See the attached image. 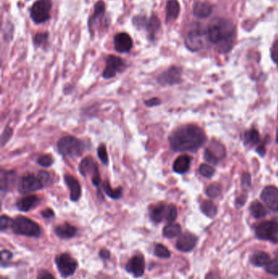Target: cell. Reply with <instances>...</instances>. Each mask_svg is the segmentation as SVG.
Wrapping results in <instances>:
<instances>
[{
    "instance_id": "52a82bcc",
    "label": "cell",
    "mask_w": 278,
    "mask_h": 279,
    "mask_svg": "<svg viewBox=\"0 0 278 279\" xmlns=\"http://www.w3.org/2000/svg\"><path fill=\"white\" fill-rule=\"evenodd\" d=\"M52 9L51 0H39L31 9V15L35 23H43L49 20Z\"/></svg>"
},
{
    "instance_id": "6da1fadb",
    "label": "cell",
    "mask_w": 278,
    "mask_h": 279,
    "mask_svg": "<svg viewBox=\"0 0 278 279\" xmlns=\"http://www.w3.org/2000/svg\"><path fill=\"white\" fill-rule=\"evenodd\" d=\"M203 130L196 125H185L175 129L169 136L172 151L175 152L195 151L201 148L206 142Z\"/></svg>"
},
{
    "instance_id": "5bb4252c",
    "label": "cell",
    "mask_w": 278,
    "mask_h": 279,
    "mask_svg": "<svg viewBox=\"0 0 278 279\" xmlns=\"http://www.w3.org/2000/svg\"><path fill=\"white\" fill-rule=\"evenodd\" d=\"M127 272L132 273L134 277H140L145 272V259L142 255H134L126 265Z\"/></svg>"
},
{
    "instance_id": "f1b7e54d",
    "label": "cell",
    "mask_w": 278,
    "mask_h": 279,
    "mask_svg": "<svg viewBox=\"0 0 278 279\" xmlns=\"http://www.w3.org/2000/svg\"><path fill=\"white\" fill-rule=\"evenodd\" d=\"M210 153L212 154L217 160H220L225 156V150L222 145L219 144L218 142H211L210 147L207 148Z\"/></svg>"
},
{
    "instance_id": "7bdbcfd3",
    "label": "cell",
    "mask_w": 278,
    "mask_h": 279,
    "mask_svg": "<svg viewBox=\"0 0 278 279\" xmlns=\"http://www.w3.org/2000/svg\"><path fill=\"white\" fill-rule=\"evenodd\" d=\"M13 257V254H12L10 251H7V250H3L2 252H1V264L2 266L5 265V263L9 261L10 259Z\"/></svg>"
},
{
    "instance_id": "4316f807",
    "label": "cell",
    "mask_w": 278,
    "mask_h": 279,
    "mask_svg": "<svg viewBox=\"0 0 278 279\" xmlns=\"http://www.w3.org/2000/svg\"><path fill=\"white\" fill-rule=\"evenodd\" d=\"M105 7L104 3L102 1L97 3L95 6V13L92 16V19L90 21V27H93L95 23L102 20V18L105 16Z\"/></svg>"
},
{
    "instance_id": "603a6c76",
    "label": "cell",
    "mask_w": 278,
    "mask_h": 279,
    "mask_svg": "<svg viewBox=\"0 0 278 279\" xmlns=\"http://www.w3.org/2000/svg\"><path fill=\"white\" fill-rule=\"evenodd\" d=\"M212 7L208 3H197L193 8V14L198 18H206L211 14Z\"/></svg>"
},
{
    "instance_id": "1f68e13d",
    "label": "cell",
    "mask_w": 278,
    "mask_h": 279,
    "mask_svg": "<svg viewBox=\"0 0 278 279\" xmlns=\"http://www.w3.org/2000/svg\"><path fill=\"white\" fill-rule=\"evenodd\" d=\"M201 210L206 216L212 218L217 214V208L211 201H204L201 204Z\"/></svg>"
},
{
    "instance_id": "3957f363",
    "label": "cell",
    "mask_w": 278,
    "mask_h": 279,
    "mask_svg": "<svg viewBox=\"0 0 278 279\" xmlns=\"http://www.w3.org/2000/svg\"><path fill=\"white\" fill-rule=\"evenodd\" d=\"M57 150L65 157H79L85 150V146L78 138L73 135H66L57 142Z\"/></svg>"
},
{
    "instance_id": "e0dca14e",
    "label": "cell",
    "mask_w": 278,
    "mask_h": 279,
    "mask_svg": "<svg viewBox=\"0 0 278 279\" xmlns=\"http://www.w3.org/2000/svg\"><path fill=\"white\" fill-rule=\"evenodd\" d=\"M133 42L129 35L119 33L114 37V47L118 53H123L129 52L132 48Z\"/></svg>"
},
{
    "instance_id": "8fae6325",
    "label": "cell",
    "mask_w": 278,
    "mask_h": 279,
    "mask_svg": "<svg viewBox=\"0 0 278 279\" xmlns=\"http://www.w3.org/2000/svg\"><path fill=\"white\" fill-rule=\"evenodd\" d=\"M206 37H207V34L202 32L201 29L197 27L192 29L187 35L185 45L189 50L193 52L200 50L204 46Z\"/></svg>"
},
{
    "instance_id": "7a4b0ae2",
    "label": "cell",
    "mask_w": 278,
    "mask_h": 279,
    "mask_svg": "<svg viewBox=\"0 0 278 279\" xmlns=\"http://www.w3.org/2000/svg\"><path fill=\"white\" fill-rule=\"evenodd\" d=\"M206 34L208 40L213 44H217L220 53H228L234 41V25L227 19L216 18L210 22Z\"/></svg>"
},
{
    "instance_id": "ab89813d",
    "label": "cell",
    "mask_w": 278,
    "mask_h": 279,
    "mask_svg": "<svg viewBox=\"0 0 278 279\" xmlns=\"http://www.w3.org/2000/svg\"><path fill=\"white\" fill-rule=\"evenodd\" d=\"M266 270L271 274L277 275L278 276V258L274 259L273 260H271L268 263L267 267H266Z\"/></svg>"
},
{
    "instance_id": "681fc988",
    "label": "cell",
    "mask_w": 278,
    "mask_h": 279,
    "mask_svg": "<svg viewBox=\"0 0 278 279\" xmlns=\"http://www.w3.org/2000/svg\"><path fill=\"white\" fill-rule=\"evenodd\" d=\"M100 256L104 259H109L110 257V252L108 250H106V249H102L100 251Z\"/></svg>"
},
{
    "instance_id": "d4e9b609",
    "label": "cell",
    "mask_w": 278,
    "mask_h": 279,
    "mask_svg": "<svg viewBox=\"0 0 278 279\" xmlns=\"http://www.w3.org/2000/svg\"><path fill=\"white\" fill-rule=\"evenodd\" d=\"M270 261H271V259H270L269 255L264 251H258L252 255V264L258 266V267L267 266Z\"/></svg>"
},
{
    "instance_id": "f35d334b",
    "label": "cell",
    "mask_w": 278,
    "mask_h": 279,
    "mask_svg": "<svg viewBox=\"0 0 278 279\" xmlns=\"http://www.w3.org/2000/svg\"><path fill=\"white\" fill-rule=\"evenodd\" d=\"M37 163L44 168H49L53 164V159L49 155H41L38 159Z\"/></svg>"
},
{
    "instance_id": "ee69618b",
    "label": "cell",
    "mask_w": 278,
    "mask_h": 279,
    "mask_svg": "<svg viewBox=\"0 0 278 279\" xmlns=\"http://www.w3.org/2000/svg\"><path fill=\"white\" fill-rule=\"evenodd\" d=\"M37 279H56L50 272L45 269L40 270L38 273Z\"/></svg>"
},
{
    "instance_id": "ac0fdd59",
    "label": "cell",
    "mask_w": 278,
    "mask_h": 279,
    "mask_svg": "<svg viewBox=\"0 0 278 279\" xmlns=\"http://www.w3.org/2000/svg\"><path fill=\"white\" fill-rule=\"evenodd\" d=\"M65 181L70 190V199L73 202H77L82 195V189L78 180L70 175L65 176Z\"/></svg>"
},
{
    "instance_id": "b9f144b4",
    "label": "cell",
    "mask_w": 278,
    "mask_h": 279,
    "mask_svg": "<svg viewBox=\"0 0 278 279\" xmlns=\"http://www.w3.org/2000/svg\"><path fill=\"white\" fill-rule=\"evenodd\" d=\"M12 135H13V130L9 127H6L2 134V147H4L9 142V139L12 137Z\"/></svg>"
},
{
    "instance_id": "bcb514c9",
    "label": "cell",
    "mask_w": 278,
    "mask_h": 279,
    "mask_svg": "<svg viewBox=\"0 0 278 279\" xmlns=\"http://www.w3.org/2000/svg\"><path fill=\"white\" fill-rule=\"evenodd\" d=\"M145 104L148 107L158 106L161 104V100L158 97H153V98L145 100Z\"/></svg>"
},
{
    "instance_id": "9a60e30c",
    "label": "cell",
    "mask_w": 278,
    "mask_h": 279,
    "mask_svg": "<svg viewBox=\"0 0 278 279\" xmlns=\"http://www.w3.org/2000/svg\"><path fill=\"white\" fill-rule=\"evenodd\" d=\"M261 199L274 212H278V189L274 186H267L261 194Z\"/></svg>"
},
{
    "instance_id": "83f0119b",
    "label": "cell",
    "mask_w": 278,
    "mask_h": 279,
    "mask_svg": "<svg viewBox=\"0 0 278 279\" xmlns=\"http://www.w3.org/2000/svg\"><path fill=\"white\" fill-rule=\"evenodd\" d=\"M250 210L252 216L255 217V218H262V217H264L266 216V214H267L266 209H265L263 204L258 202V201H254V202L251 203Z\"/></svg>"
},
{
    "instance_id": "ffe728a7",
    "label": "cell",
    "mask_w": 278,
    "mask_h": 279,
    "mask_svg": "<svg viewBox=\"0 0 278 279\" xmlns=\"http://www.w3.org/2000/svg\"><path fill=\"white\" fill-rule=\"evenodd\" d=\"M40 202L39 197L36 195H28L25 197L23 199L18 201L17 203V207L18 210H20L22 212H29L30 210L32 209L33 207L37 205L38 203Z\"/></svg>"
},
{
    "instance_id": "7c38bea8",
    "label": "cell",
    "mask_w": 278,
    "mask_h": 279,
    "mask_svg": "<svg viewBox=\"0 0 278 279\" xmlns=\"http://www.w3.org/2000/svg\"><path fill=\"white\" fill-rule=\"evenodd\" d=\"M182 70L177 66L171 67L165 70L158 77V83L162 86H171L177 84L181 80Z\"/></svg>"
},
{
    "instance_id": "836d02e7",
    "label": "cell",
    "mask_w": 278,
    "mask_h": 279,
    "mask_svg": "<svg viewBox=\"0 0 278 279\" xmlns=\"http://www.w3.org/2000/svg\"><path fill=\"white\" fill-rule=\"evenodd\" d=\"M221 192L222 188L220 185L218 183H213L207 187L206 193L207 196L212 198V199H215L221 194Z\"/></svg>"
},
{
    "instance_id": "2e32d148",
    "label": "cell",
    "mask_w": 278,
    "mask_h": 279,
    "mask_svg": "<svg viewBox=\"0 0 278 279\" xmlns=\"http://www.w3.org/2000/svg\"><path fill=\"white\" fill-rule=\"evenodd\" d=\"M197 238L194 234L190 233H185L180 235L176 242V247L178 250L183 252H188L194 248L197 244Z\"/></svg>"
},
{
    "instance_id": "484cf974",
    "label": "cell",
    "mask_w": 278,
    "mask_h": 279,
    "mask_svg": "<svg viewBox=\"0 0 278 279\" xmlns=\"http://www.w3.org/2000/svg\"><path fill=\"white\" fill-rule=\"evenodd\" d=\"M180 233H181V227L179 224H175V223H170L166 225L162 231L163 235L168 238H175L180 235Z\"/></svg>"
},
{
    "instance_id": "f546056e",
    "label": "cell",
    "mask_w": 278,
    "mask_h": 279,
    "mask_svg": "<svg viewBox=\"0 0 278 279\" xmlns=\"http://www.w3.org/2000/svg\"><path fill=\"white\" fill-rule=\"evenodd\" d=\"M160 27V22L155 16H153L149 22H147L145 25V28H146L148 33L151 39L154 38L156 32L158 31V29Z\"/></svg>"
},
{
    "instance_id": "e575fe53",
    "label": "cell",
    "mask_w": 278,
    "mask_h": 279,
    "mask_svg": "<svg viewBox=\"0 0 278 279\" xmlns=\"http://www.w3.org/2000/svg\"><path fill=\"white\" fill-rule=\"evenodd\" d=\"M154 254L158 257L160 258H169L171 256V252L167 249V247H166L164 245L160 244V243L156 245L155 247H154Z\"/></svg>"
},
{
    "instance_id": "c3c4849f",
    "label": "cell",
    "mask_w": 278,
    "mask_h": 279,
    "mask_svg": "<svg viewBox=\"0 0 278 279\" xmlns=\"http://www.w3.org/2000/svg\"><path fill=\"white\" fill-rule=\"evenodd\" d=\"M41 214H42L43 217L46 219H50L54 216V212L50 208L44 210Z\"/></svg>"
},
{
    "instance_id": "7402d4cb",
    "label": "cell",
    "mask_w": 278,
    "mask_h": 279,
    "mask_svg": "<svg viewBox=\"0 0 278 279\" xmlns=\"http://www.w3.org/2000/svg\"><path fill=\"white\" fill-rule=\"evenodd\" d=\"M191 158L188 155H181L174 162L173 170L175 173L184 174L188 172L190 167Z\"/></svg>"
},
{
    "instance_id": "8992f818",
    "label": "cell",
    "mask_w": 278,
    "mask_h": 279,
    "mask_svg": "<svg viewBox=\"0 0 278 279\" xmlns=\"http://www.w3.org/2000/svg\"><path fill=\"white\" fill-rule=\"evenodd\" d=\"M45 184L39 177V175L35 176L29 173L21 178L20 182L18 185V190L21 194H29V193L42 190Z\"/></svg>"
},
{
    "instance_id": "d590c367",
    "label": "cell",
    "mask_w": 278,
    "mask_h": 279,
    "mask_svg": "<svg viewBox=\"0 0 278 279\" xmlns=\"http://www.w3.org/2000/svg\"><path fill=\"white\" fill-rule=\"evenodd\" d=\"M199 173L202 177L210 178L215 173V168L210 166L208 164H202L199 168Z\"/></svg>"
},
{
    "instance_id": "f907efd6",
    "label": "cell",
    "mask_w": 278,
    "mask_h": 279,
    "mask_svg": "<svg viewBox=\"0 0 278 279\" xmlns=\"http://www.w3.org/2000/svg\"><path fill=\"white\" fill-rule=\"evenodd\" d=\"M257 152H258L259 155L263 156V155L265 154L264 146H263V145H261L260 147H258V149H257Z\"/></svg>"
},
{
    "instance_id": "7dc6e473",
    "label": "cell",
    "mask_w": 278,
    "mask_h": 279,
    "mask_svg": "<svg viewBox=\"0 0 278 279\" xmlns=\"http://www.w3.org/2000/svg\"><path fill=\"white\" fill-rule=\"evenodd\" d=\"M242 185L247 187H250L251 186V181H250V176L248 173H245L242 176Z\"/></svg>"
},
{
    "instance_id": "74e56055",
    "label": "cell",
    "mask_w": 278,
    "mask_h": 279,
    "mask_svg": "<svg viewBox=\"0 0 278 279\" xmlns=\"http://www.w3.org/2000/svg\"><path fill=\"white\" fill-rule=\"evenodd\" d=\"M97 155L99 159L101 160L102 164L107 165L109 164V157H108L107 151L105 145H101V147H99L97 150Z\"/></svg>"
},
{
    "instance_id": "30bf717a",
    "label": "cell",
    "mask_w": 278,
    "mask_h": 279,
    "mask_svg": "<svg viewBox=\"0 0 278 279\" xmlns=\"http://www.w3.org/2000/svg\"><path fill=\"white\" fill-rule=\"evenodd\" d=\"M57 268L62 277H67L74 274L78 267V263L71 255L67 253H63L58 255L56 259Z\"/></svg>"
},
{
    "instance_id": "f6af8a7d",
    "label": "cell",
    "mask_w": 278,
    "mask_h": 279,
    "mask_svg": "<svg viewBox=\"0 0 278 279\" xmlns=\"http://www.w3.org/2000/svg\"><path fill=\"white\" fill-rule=\"evenodd\" d=\"M271 56L274 62L278 66V41L272 45L271 49Z\"/></svg>"
},
{
    "instance_id": "44dd1931",
    "label": "cell",
    "mask_w": 278,
    "mask_h": 279,
    "mask_svg": "<svg viewBox=\"0 0 278 279\" xmlns=\"http://www.w3.org/2000/svg\"><path fill=\"white\" fill-rule=\"evenodd\" d=\"M55 233L59 238L68 239L75 237L77 229L75 226L70 225L69 223H64L62 225L56 227Z\"/></svg>"
},
{
    "instance_id": "d6a6232c",
    "label": "cell",
    "mask_w": 278,
    "mask_h": 279,
    "mask_svg": "<svg viewBox=\"0 0 278 279\" xmlns=\"http://www.w3.org/2000/svg\"><path fill=\"white\" fill-rule=\"evenodd\" d=\"M244 137H245V144L251 145V146L258 144L260 140L258 131L255 129H250L246 131L244 135Z\"/></svg>"
},
{
    "instance_id": "816d5d0a",
    "label": "cell",
    "mask_w": 278,
    "mask_h": 279,
    "mask_svg": "<svg viewBox=\"0 0 278 279\" xmlns=\"http://www.w3.org/2000/svg\"><path fill=\"white\" fill-rule=\"evenodd\" d=\"M276 142H278V131H277V135H276Z\"/></svg>"
},
{
    "instance_id": "8d00e7d4",
    "label": "cell",
    "mask_w": 278,
    "mask_h": 279,
    "mask_svg": "<svg viewBox=\"0 0 278 279\" xmlns=\"http://www.w3.org/2000/svg\"><path fill=\"white\" fill-rule=\"evenodd\" d=\"M49 39V34L48 33H39L35 35L34 39V43L35 45L38 47H43L47 44Z\"/></svg>"
},
{
    "instance_id": "277c9868",
    "label": "cell",
    "mask_w": 278,
    "mask_h": 279,
    "mask_svg": "<svg viewBox=\"0 0 278 279\" xmlns=\"http://www.w3.org/2000/svg\"><path fill=\"white\" fill-rule=\"evenodd\" d=\"M12 229L14 233L19 235L27 236L38 238L41 233V229L37 223L34 220L25 217V216H18L16 217L12 223Z\"/></svg>"
},
{
    "instance_id": "9c48e42d",
    "label": "cell",
    "mask_w": 278,
    "mask_h": 279,
    "mask_svg": "<svg viewBox=\"0 0 278 279\" xmlns=\"http://www.w3.org/2000/svg\"><path fill=\"white\" fill-rule=\"evenodd\" d=\"M255 233L259 239L278 242V223L273 220L261 223L255 229Z\"/></svg>"
},
{
    "instance_id": "4dcf8cb0",
    "label": "cell",
    "mask_w": 278,
    "mask_h": 279,
    "mask_svg": "<svg viewBox=\"0 0 278 279\" xmlns=\"http://www.w3.org/2000/svg\"><path fill=\"white\" fill-rule=\"evenodd\" d=\"M103 189L105 194L111 199H118L123 196V189L121 187L113 189L108 181H105L104 183Z\"/></svg>"
},
{
    "instance_id": "60d3db41",
    "label": "cell",
    "mask_w": 278,
    "mask_h": 279,
    "mask_svg": "<svg viewBox=\"0 0 278 279\" xmlns=\"http://www.w3.org/2000/svg\"><path fill=\"white\" fill-rule=\"evenodd\" d=\"M13 220L9 216L3 215L0 218V229L1 231H5L9 226H11Z\"/></svg>"
},
{
    "instance_id": "ba28073f",
    "label": "cell",
    "mask_w": 278,
    "mask_h": 279,
    "mask_svg": "<svg viewBox=\"0 0 278 279\" xmlns=\"http://www.w3.org/2000/svg\"><path fill=\"white\" fill-rule=\"evenodd\" d=\"M79 170L83 177L90 176L92 177V184L95 186H98L101 184V176L99 173L98 166L92 157H86L80 163Z\"/></svg>"
},
{
    "instance_id": "4fadbf2b",
    "label": "cell",
    "mask_w": 278,
    "mask_h": 279,
    "mask_svg": "<svg viewBox=\"0 0 278 279\" xmlns=\"http://www.w3.org/2000/svg\"><path fill=\"white\" fill-rule=\"evenodd\" d=\"M125 67V62L120 57L110 56L106 60V66L104 70L103 77L105 79H112L116 76L118 73L122 72Z\"/></svg>"
},
{
    "instance_id": "d6986e66",
    "label": "cell",
    "mask_w": 278,
    "mask_h": 279,
    "mask_svg": "<svg viewBox=\"0 0 278 279\" xmlns=\"http://www.w3.org/2000/svg\"><path fill=\"white\" fill-rule=\"evenodd\" d=\"M16 176L15 172L14 171H1V190L3 192L5 191H9L11 190L14 188V185L16 183Z\"/></svg>"
},
{
    "instance_id": "cb8c5ba5",
    "label": "cell",
    "mask_w": 278,
    "mask_h": 279,
    "mask_svg": "<svg viewBox=\"0 0 278 279\" xmlns=\"http://www.w3.org/2000/svg\"><path fill=\"white\" fill-rule=\"evenodd\" d=\"M180 5L176 0H170L167 4V22L175 20L180 14Z\"/></svg>"
},
{
    "instance_id": "5b68a950",
    "label": "cell",
    "mask_w": 278,
    "mask_h": 279,
    "mask_svg": "<svg viewBox=\"0 0 278 279\" xmlns=\"http://www.w3.org/2000/svg\"><path fill=\"white\" fill-rule=\"evenodd\" d=\"M150 217L153 222L160 223L167 220V222L172 223L177 217V208L173 204H158L152 207Z\"/></svg>"
}]
</instances>
